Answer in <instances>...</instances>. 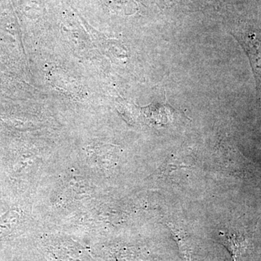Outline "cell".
<instances>
[{"mask_svg": "<svg viewBox=\"0 0 261 261\" xmlns=\"http://www.w3.org/2000/svg\"><path fill=\"white\" fill-rule=\"evenodd\" d=\"M238 39L250 58L257 86L261 90V35L255 32H248Z\"/></svg>", "mask_w": 261, "mask_h": 261, "instance_id": "obj_1", "label": "cell"}]
</instances>
